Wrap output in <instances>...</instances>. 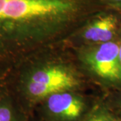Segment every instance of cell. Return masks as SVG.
<instances>
[{
    "mask_svg": "<svg viewBox=\"0 0 121 121\" xmlns=\"http://www.w3.org/2000/svg\"><path fill=\"white\" fill-rule=\"evenodd\" d=\"M23 115L18 106L8 95H0V121H23Z\"/></svg>",
    "mask_w": 121,
    "mask_h": 121,
    "instance_id": "6",
    "label": "cell"
},
{
    "mask_svg": "<svg viewBox=\"0 0 121 121\" xmlns=\"http://www.w3.org/2000/svg\"></svg>",
    "mask_w": 121,
    "mask_h": 121,
    "instance_id": "13",
    "label": "cell"
},
{
    "mask_svg": "<svg viewBox=\"0 0 121 121\" xmlns=\"http://www.w3.org/2000/svg\"><path fill=\"white\" fill-rule=\"evenodd\" d=\"M104 5L106 8L121 12V0H104Z\"/></svg>",
    "mask_w": 121,
    "mask_h": 121,
    "instance_id": "9",
    "label": "cell"
},
{
    "mask_svg": "<svg viewBox=\"0 0 121 121\" xmlns=\"http://www.w3.org/2000/svg\"><path fill=\"white\" fill-rule=\"evenodd\" d=\"M92 71L111 86L121 87V64L119 43L111 41L98 44L88 59Z\"/></svg>",
    "mask_w": 121,
    "mask_h": 121,
    "instance_id": "3",
    "label": "cell"
},
{
    "mask_svg": "<svg viewBox=\"0 0 121 121\" xmlns=\"http://www.w3.org/2000/svg\"><path fill=\"white\" fill-rule=\"evenodd\" d=\"M97 1H99V2H100L101 4H102L104 5V0H97Z\"/></svg>",
    "mask_w": 121,
    "mask_h": 121,
    "instance_id": "12",
    "label": "cell"
},
{
    "mask_svg": "<svg viewBox=\"0 0 121 121\" xmlns=\"http://www.w3.org/2000/svg\"><path fill=\"white\" fill-rule=\"evenodd\" d=\"M85 121H120L106 106L95 110Z\"/></svg>",
    "mask_w": 121,
    "mask_h": 121,
    "instance_id": "7",
    "label": "cell"
},
{
    "mask_svg": "<svg viewBox=\"0 0 121 121\" xmlns=\"http://www.w3.org/2000/svg\"><path fill=\"white\" fill-rule=\"evenodd\" d=\"M77 85L73 75L59 67L40 70L32 74L23 88L31 98H48L53 94L72 88Z\"/></svg>",
    "mask_w": 121,
    "mask_h": 121,
    "instance_id": "2",
    "label": "cell"
},
{
    "mask_svg": "<svg viewBox=\"0 0 121 121\" xmlns=\"http://www.w3.org/2000/svg\"><path fill=\"white\" fill-rule=\"evenodd\" d=\"M45 110L52 121H78L84 114L86 104L76 95L60 91L48 97Z\"/></svg>",
    "mask_w": 121,
    "mask_h": 121,
    "instance_id": "5",
    "label": "cell"
},
{
    "mask_svg": "<svg viewBox=\"0 0 121 121\" xmlns=\"http://www.w3.org/2000/svg\"><path fill=\"white\" fill-rule=\"evenodd\" d=\"M3 73L0 72V95H1L4 92L1 91L2 88H3V85H4V81H3Z\"/></svg>",
    "mask_w": 121,
    "mask_h": 121,
    "instance_id": "10",
    "label": "cell"
},
{
    "mask_svg": "<svg viewBox=\"0 0 121 121\" xmlns=\"http://www.w3.org/2000/svg\"><path fill=\"white\" fill-rule=\"evenodd\" d=\"M85 39L98 44L118 41L121 36V12L110 8L96 13L83 32Z\"/></svg>",
    "mask_w": 121,
    "mask_h": 121,
    "instance_id": "4",
    "label": "cell"
},
{
    "mask_svg": "<svg viewBox=\"0 0 121 121\" xmlns=\"http://www.w3.org/2000/svg\"><path fill=\"white\" fill-rule=\"evenodd\" d=\"M109 110L121 121V91L114 96L109 106H106Z\"/></svg>",
    "mask_w": 121,
    "mask_h": 121,
    "instance_id": "8",
    "label": "cell"
},
{
    "mask_svg": "<svg viewBox=\"0 0 121 121\" xmlns=\"http://www.w3.org/2000/svg\"><path fill=\"white\" fill-rule=\"evenodd\" d=\"M89 0H0V60L17 55L36 27L61 26L86 12Z\"/></svg>",
    "mask_w": 121,
    "mask_h": 121,
    "instance_id": "1",
    "label": "cell"
},
{
    "mask_svg": "<svg viewBox=\"0 0 121 121\" xmlns=\"http://www.w3.org/2000/svg\"><path fill=\"white\" fill-rule=\"evenodd\" d=\"M118 43H119V59H120L121 64V36L119 39V40H118Z\"/></svg>",
    "mask_w": 121,
    "mask_h": 121,
    "instance_id": "11",
    "label": "cell"
}]
</instances>
